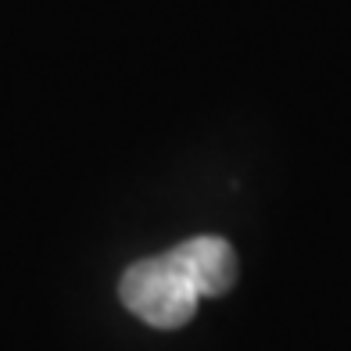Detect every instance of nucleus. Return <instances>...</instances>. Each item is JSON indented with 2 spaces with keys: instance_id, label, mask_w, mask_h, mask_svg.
<instances>
[{
  "instance_id": "1",
  "label": "nucleus",
  "mask_w": 351,
  "mask_h": 351,
  "mask_svg": "<svg viewBox=\"0 0 351 351\" xmlns=\"http://www.w3.org/2000/svg\"><path fill=\"white\" fill-rule=\"evenodd\" d=\"M237 283V254L222 237H190L165 254L140 258L122 273L119 298L136 319L176 330L194 319L201 298H219Z\"/></svg>"
}]
</instances>
